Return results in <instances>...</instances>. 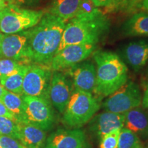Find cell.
I'll use <instances>...</instances> for the list:
<instances>
[{
    "label": "cell",
    "instance_id": "obj_1",
    "mask_svg": "<svg viewBox=\"0 0 148 148\" xmlns=\"http://www.w3.org/2000/svg\"><path fill=\"white\" fill-rule=\"evenodd\" d=\"M66 21L50 12L27 29V54L29 62L50 65L60 45Z\"/></svg>",
    "mask_w": 148,
    "mask_h": 148
},
{
    "label": "cell",
    "instance_id": "obj_2",
    "mask_svg": "<svg viewBox=\"0 0 148 148\" xmlns=\"http://www.w3.org/2000/svg\"><path fill=\"white\" fill-rule=\"evenodd\" d=\"M110 24L106 14L98 8L71 18L66 23L57 52L70 45H96L108 32Z\"/></svg>",
    "mask_w": 148,
    "mask_h": 148
},
{
    "label": "cell",
    "instance_id": "obj_3",
    "mask_svg": "<svg viewBox=\"0 0 148 148\" xmlns=\"http://www.w3.org/2000/svg\"><path fill=\"white\" fill-rule=\"evenodd\" d=\"M92 53L96 64L93 92L98 98L108 97L127 82V67L113 51L96 50Z\"/></svg>",
    "mask_w": 148,
    "mask_h": 148
},
{
    "label": "cell",
    "instance_id": "obj_4",
    "mask_svg": "<svg viewBox=\"0 0 148 148\" xmlns=\"http://www.w3.org/2000/svg\"><path fill=\"white\" fill-rule=\"evenodd\" d=\"M101 106L97 97L74 88L63 112V122L70 128H79L88 123Z\"/></svg>",
    "mask_w": 148,
    "mask_h": 148
},
{
    "label": "cell",
    "instance_id": "obj_5",
    "mask_svg": "<svg viewBox=\"0 0 148 148\" xmlns=\"http://www.w3.org/2000/svg\"><path fill=\"white\" fill-rule=\"evenodd\" d=\"M44 14L42 11L22 8L15 4H8L0 11V32L12 34L35 26Z\"/></svg>",
    "mask_w": 148,
    "mask_h": 148
},
{
    "label": "cell",
    "instance_id": "obj_6",
    "mask_svg": "<svg viewBox=\"0 0 148 148\" xmlns=\"http://www.w3.org/2000/svg\"><path fill=\"white\" fill-rule=\"evenodd\" d=\"M23 121L48 130L54 122V114L49 99L35 96L23 95Z\"/></svg>",
    "mask_w": 148,
    "mask_h": 148
},
{
    "label": "cell",
    "instance_id": "obj_7",
    "mask_svg": "<svg viewBox=\"0 0 148 148\" xmlns=\"http://www.w3.org/2000/svg\"><path fill=\"white\" fill-rule=\"evenodd\" d=\"M142 95L138 85L134 82H127L117 90L111 94L102 103L106 111L124 113L140 106Z\"/></svg>",
    "mask_w": 148,
    "mask_h": 148
},
{
    "label": "cell",
    "instance_id": "obj_8",
    "mask_svg": "<svg viewBox=\"0 0 148 148\" xmlns=\"http://www.w3.org/2000/svg\"><path fill=\"white\" fill-rule=\"evenodd\" d=\"M51 75V69L49 66L34 63L28 64L22 86L23 95L49 99Z\"/></svg>",
    "mask_w": 148,
    "mask_h": 148
},
{
    "label": "cell",
    "instance_id": "obj_9",
    "mask_svg": "<svg viewBox=\"0 0 148 148\" xmlns=\"http://www.w3.org/2000/svg\"><path fill=\"white\" fill-rule=\"evenodd\" d=\"M96 45L75 44L64 47L56 53L49 67L51 71H60L83 62L95 51Z\"/></svg>",
    "mask_w": 148,
    "mask_h": 148
},
{
    "label": "cell",
    "instance_id": "obj_10",
    "mask_svg": "<svg viewBox=\"0 0 148 148\" xmlns=\"http://www.w3.org/2000/svg\"><path fill=\"white\" fill-rule=\"evenodd\" d=\"M73 87V82L67 74L60 71L53 72L49 88V100L60 113H63L65 110Z\"/></svg>",
    "mask_w": 148,
    "mask_h": 148
},
{
    "label": "cell",
    "instance_id": "obj_11",
    "mask_svg": "<svg viewBox=\"0 0 148 148\" xmlns=\"http://www.w3.org/2000/svg\"><path fill=\"white\" fill-rule=\"evenodd\" d=\"M27 38V29L16 34L4 35L0 48V57L29 64Z\"/></svg>",
    "mask_w": 148,
    "mask_h": 148
},
{
    "label": "cell",
    "instance_id": "obj_12",
    "mask_svg": "<svg viewBox=\"0 0 148 148\" xmlns=\"http://www.w3.org/2000/svg\"><path fill=\"white\" fill-rule=\"evenodd\" d=\"M45 148H90L84 132L79 128L58 129L45 140Z\"/></svg>",
    "mask_w": 148,
    "mask_h": 148
},
{
    "label": "cell",
    "instance_id": "obj_13",
    "mask_svg": "<svg viewBox=\"0 0 148 148\" xmlns=\"http://www.w3.org/2000/svg\"><path fill=\"white\" fill-rule=\"evenodd\" d=\"M90 0H53L49 12L68 21L75 16L95 10Z\"/></svg>",
    "mask_w": 148,
    "mask_h": 148
},
{
    "label": "cell",
    "instance_id": "obj_14",
    "mask_svg": "<svg viewBox=\"0 0 148 148\" xmlns=\"http://www.w3.org/2000/svg\"><path fill=\"white\" fill-rule=\"evenodd\" d=\"M123 113L103 111L90 119L88 128L95 137L100 140L105 135L124 127Z\"/></svg>",
    "mask_w": 148,
    "mask_h": 148
},
{
    "label": "cell",
    "instance_id": "obj_15",
    "mask_svg": "<svg viewBox=\"0 0 148 148\" xmlns=\"http://www.w3.org/2000/svg\"><path fill=\"white\" fill-rule=\"evenodd\" d=\"M74 88L84 91L94 92L96 80V67L90 61H83L67 69Z\"/></svg>",
    "mask_w": 148,
    "mask_h": 148
},
{
    "label": "cell",
    "instance_id": "obj_16",
    "mask_svg": "<svg viewBox=\"0 0 148 148\" xmlns=\"http://www.w3.org/2000/svg\"><path fill=\"white\" fill-rule=\"evenodd\" d=\"M18 140L25 148H41L46 140L45 131L25 122H18Z\"/></svg>",
    "mask_w": 148,
    "mask_h": 148
},
{
    "label": "cell",
    "instance_id": "obj_17",
    "mask_svg": "<svg viewBox=\"0 0 148 148\" xmlns=\"http://www.w3.org/2000/svg\"><path fill=\"white\" fill-rule=\"evenodd\" d=\"M124 114V126L140 138H148V112L139 106L127 111Z\"/></svg>",
    "mask_w": 148,
    "mask_h": 148
},
{
    "label": "cell",
    "instance_id": "obj_18",
    "mask_svg": "<svg viewBox=\"0 0 148 148\" xmlns=\"http://www.w3.org/2000/svg\"><path fill=\"white\" fill-rule=\"evenodd\" d=\"M124 55L128 64L135 71H138L148 62V40L131 42L125 47Z\"/></svg>",
    "mask_w": 148,
    "mask_h": 148
},
{
    "label": "cell",
    "instance_id": "obj_19",
    "mask_svg": "<svg viewBox=\"0 0 148 148\" xmlns=\"http://www.w3.org/2000/svg\"><path fill=\"white\" fill-rule=\"evenodd\" d=\"M125 36H148V13L138 12L130 17L122 26Z\"/></svg>",
    "mask_w": 148,
    "mask_h": 148
},
{
    "label": "cell",
    "instance_id": "obj_20",
    "mask_svg": "<svg viewBox=\"0 0 148 148\" xmlns=\"http://www.w3.org/2000/svg\"><path fill=\"white\" fill-rule=\"evenodd\" d=\"M27 67H28V64H23L16 73L12 74L9 76L0 77V84L8 91L22 95H23L22 86H23V78L27 71Z\"/></svg>",
    "mask_w": 148,
    "mask_h": 148
},
{
    "label": "cell",
    "instance_id": "obj_21",
    "mask_svg": "<svg viewBox=\"0 0 148 148\" xmlns=\"http://www.w3.org/2000/svg\"><path fill=\"white\" fill-rule=\"evenodd\" d=\"M0 101L16 116L17 123L23 121V100L22 95L5 90Z\"/></svg>",
    "mask_w": 148,
    "mask_h": 148
},
{
    "label": "cell",
    "instance_id": "obj_22",
    "mask_svg": "<svg viewBox=\"0 0 148 148\" xmlns=\"http://www.w3.org/2000/svg\"><path fill=\"white\" fill-rule=\"evenodd\" d=\"M143 146L141 140L130 130L123 127L120 130L117 148H137Z\"/></svg>",
    "mask_w": 148,
    "mask_h": 148
},
{
    "label": "cell",
    "instance_id": "obj_23",
    "mask_svg": "<svg viewBox=\"0 0 148 148\" xmlns=\"http://www.w3.org/2000/svg\"><path fill=\"white\" fill-rule=\"evenodd\" d=\"M22 62L12 59H0V77L9 76L16 73L23 65Z\"/></svg>",
    "mask_w": 148,
    "mask_h": 148
},
{
    "label": "cell",
    "instance_id": "obj_24",
    "mask_svg": "<svg viewBox=\"0 0 148 148\" xmlns=\"http://www.w3.org/2000/svg\"><path fill=\"white\" fill-rule=\"evenodd\" d=\"M0 134L10 136L18 140L17 122L8 118L0 116Z\"/></svg>",
    "mask_w": 148,
    "mask_h": 148
},
{
    "label": "cell",
    "instance_id": "obj_25",
    "mask_svg": "<svg viewBox=\"0 0 148 148\" xmlns=\"http://www.w3.org/2000/svg\"><path fill=\"white\" fill-rule=\"evenodd\" d=\"M142 0H114L108 10H132L138 8Z\"/></svg>",
    "mask_w": 148,
    "mask_h": 148
},
{
    "label": "cell",
    "instance_id": "obj_26",
    "mask_svg": "<svg viewBox=\"0 0 148 148\" xmlns=\"http://www.w3.org/2000/svg\"><path fill=\"white\" fill-rule=\"evenodd\" d=\"M120 130H116L103 136L99 140V148H117Z\"/></svg>",
    "mask_w": 148,
    "mask_h": 148
},
{
    "label": "cell",
    "instance_id": "obj_27",
    "mask_svg": "<svg viewBox=\"0 0 148 148\" xmlns=\"http://www.w3.org/2000/svg\"><path fill=\"white\" fill-rule=\"evenodd\" d=\"M0 148H25L16 138L0 134Z\"/></svg>",
    "mask_w": 148,
    "mask_h": 148
},
{
    "label": "cell",
    "instance_id": "obj_28",
    "mask_svg": "<svg viewBox=\"0 0 148 148\" xmlns=\"http://www.w3.org/2000/svg\"><path fill=\"white\" fill-rule=\"evenodd\" d=\"M0 116L8 118V119L13 120L14 121L17 122V119H16V116L8 110V108L1 102V101H0Z\"/></svg>",
    "mask_w": 148,
    "mask_h": 148
},
{
    "label": "cell",
    "instance_id": "obj_29",
    "mask_svg": "<svg viewBox=\"0 0 148 148\" xmlns=\"http://www.w3.org/2000/svg\"><path fill=\"white\" fill-rule=\"evenodd\" d=\"M40 0H14V3L18 6H35L40 3Z\"/></svg>",
    "mask_w": 148,
    "mask_h": 148
},
{
    "label": "cell",
    "instance_id": "obj_30",
    "mask_svg": "<svg viewBox=\"0 0 148 148\" xmlns=\"http://www.w3.org/2000/svg\"><path fill=\"white\" fill-rule=\"evenodd\" d=\"M114 1V0H90L94 6L97 8H101V7L108 8L112 5Z\"/></svg>",
    "mask_w": 148,
    "mask_h": 148
},
{
    "label": "cell",
    "instance_id": "obj_31",
    "mask_svg": "<svg viewBox=\"0 0 148 148\" xmlns=\"http://www.w3.org/2000/svg\"><path fill=\"white\" fill-rule=\"evenodd\" d=\"M141 103L144 109H147L148 110V83L145 86L143 97L142 98Z\"/></svg>",
    "mask_w": 148,
    "mask_h": 148
},
{
    "label": "cell",
    "instance_id": "obj_32",
    "mask_svg": "<svg viewBox=\"0 0 148 148\" xmlns=\"http://www.w3.org/2000/svg\"><path fill=\"white\" fill-rule=\"evenodd\" d=\"M138 8H140L143 9V10H145L146 12L148 13V0H142Z\"/></svg>",
    "mask_w": 148,
    "mask_h": 148
},
{
    "label": "cell",
    "instance_id": "obj_33",
    "mask_svg": "<svg viewBox=\"0 0 148 148\" xmlns=\"http://www.w3.org/2000/svg\"><path fill=\"white\" fill-rule=\"evenodd\" d=\"M8 3L5 1V0H0V11L4 9L7 6Z\"/></svg>",
    "mask_w": 148,
    "mask_h": 148
},
{
    "label": "cell",
    "instance_id": "obj_34",
    "mask_svg": "<svg viewBox=\"0 0 148 148\" xmlns=\"http://www.w3.org/2000/svg\"><path fill=\"white\" fill-rule=\"evenodd\" d=\"M5 90L4 88L2 86H1V84H0V99H1V97H2V96L3 95V94L5 93Z\"/></svg>",
    "mask_w": 148,
    "mask_h": 148
},
{
    "label": "cell",
    "instance_id": "obj_35",
    "mask_svg": "<svg viewBox=\"0 0 148 148\" xmlns=\"http://www.w3.org/2000/svg\"><path fill=\"white\" fill-rule=\"evenodd\" d=\"M3 36H4V35H3L2 33L0 32V48H1V41H2L3 40Z\"/></svg>",
    "mask_w": 148,
    "mask_h": 148
},
{
    "label": "cell",
    "instance_id": "obj_36",
    "mask_svg": "<svg viewBox=\"0 0 148 148\" xmlns=\"http://www.w3.org/2000/svg\"><path fill=\"white\" fill-rule=\"evenodd\" d=\"M8 4H14V0H5Z\"/></svg>",
    "mask_w": 148,
    "mask_h": 148
},
{
    "label": "cell",
    "instance_id": "obj_37",
    "mask_svg": "<svg viewBox=\"0 0 148 148\" xmlns=\"http://www.w3.org/2000/svg\"><path fill=\"white\" fill-rule=\"evenodd\" d=\"M144 148V147H143ZM145 148H148V143H147V145L145 146Z\"/></svg>",
    "mask_w": 148,
    "mask_h": 148
},
{
    "label": "cell",
    "instance_id": "obj_38",
    "mask_svg": "<svg viewBox=\"0 0 148 148\" xmlns=\"http://www.w3.org/2000/svg\"><path fill=\"white\" fill-rule=\"evenodd\" d=\"M144 147L143 146H140V147H137V148H143Z\"/></svg>",
    "mask_w": 148,
    "mask_h": 148
}]
</instances>
